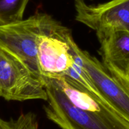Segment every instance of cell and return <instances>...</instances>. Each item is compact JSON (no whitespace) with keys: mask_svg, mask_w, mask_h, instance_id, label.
<instances>
[{"mask_svg":"<svg viewBox=\"0 0 129 129\" xmlns=\"http://www.w3.org/2000/svg\"><path fill=\"white\" fill-rule=\"evenodd\" d=\"M48 100L44 106L48 120L61 129H129V121H114L75 106L61 90L54 79L43 78Z\"/></svg>","mask_w":129,"mask_h":129,"instance_id":"1","label":"cell"},{"mask_svg":"<svg viewBox=\"0 0 129 129\" xmlns=\"http://www.w3.org/2000/svg\"><path fill=\"white\" fill-rule=\"evenodd\" d=\"M53 18L47 13H36L26 19L0 25V48L41 78L37 59L38 44Z\"/></svg>","mask_w":129,"mask_h":129,"instance_id":"2","label":"cell"},{"mask_svg":"<svg viewBox=\"0 0 129 129\" xmlns=\"http://www.w3.org/2000/svg\"><path fill=\"white\" fill-rule=\"evenodd\" d=\"M71 30L54 18L41 35L38 47V67L43 78L65 75L74 63Z\"/></svg>","mask_w":129,"mask_h":129,"instance_id":"3","label":"cell"},{"mask_svg":"<svg viewBox=\"0 0 129 129\" xmlns=\"http://www.w3.org/2000/svg\"><path fill=\"white\" fill-rule=\"evenodd\" d=\"M0 97L7 101L48 100L44 79L1 48Z\"/></svg>","mask_w":129,"mask_h":129,"instance_id":"4","label":"cell"},{"mask_svg":"<svg viewBox=\"0 0 129 129\" xmlns=\"http://www.w3.org/2000/svg\"><path fill=\"white\" fill-rule=\"evenodd\" d=\"M75 20L95 32L99 40L117 30L129 32V0H111L97 5L74 0Z\"/></svg>","mask_w":129,"mask_h":129,"instance_id":"5","label":"cell"},{"mask_svg":"<svg viewBox=\"0 0 129 129\" xmlns=\"http://www.w3.org/2000/svg\"><path fill=\"white\" fill-rule=\"evenodd\" d=\"M84 67L99 95L129 121V82L125 78L110 73L95 57L80 51Z\"/></svg>","mask_w":129,"mask_h":129,"instance_id":"6","label":"cell"},{"mask_svg":"<svg viewBox=\"0 0 129 129\" xmlns=\"http://www.w3.org/2000/svg\"><path fill=\"white\" fill-rule=\"evenodd\" d=\"M54 79L68 99L79 108L108 120H126L102 98L89 91L73 79L66 76Z\"/></svg>","mask_w":129,"mask_h":129,"instance_id":"7","label":"cell"},{"mask_svg":"<svg viewBox=\"0 0 129 129\" xmlns=\"http://www.w3.org/2000/svg\"><path fill=\"white\" fill-rule=\"evenodd\" d=\"M99 41L104 66L110 73L129 78V32L115 31Z\"/></svg>","mask_w":129,"mask_h":129,"instance_id":"8","label":"cell"},{"mask_svg":"<svg viewBox=\"0 0 129 129\" xmlns=\"http://www.w3.org/2000/svg\"><path fill=\"white\" fill-rule=\"evenodd\" d=\"M30 0H0V25H7L23 19Z\"/></svg>","mask_w":129,"mask_h":129,"instance_id":"9","label":"cell"},{"mask_svg":"<svg viewBox=\"0 0 129 129\" xmlns=\"http://www.w3.org/2000/svg\"><path fill=\"white\" fill-rule=\"evenodd\" d=\"M0 129H39V122L37 115L30 111L17 118L5 120L0 117Z\"/></svg>","mask_w":129,"mask_h":129,"instance_id":"10","label":"cell"},{"mask_svg":"<svg viewBox=\"0 0 129 129\" xmlns=\"http://www.w3.org/2000/svg\"><path fill=\"white\" fill-rule=\"evenodd\" d=\"M123 78H124V77H123ZM125 79H126V80H128V82H129V78H125Z\"/></svg>","mask_w":129,"mask_h":129,"instance_id":"11","label":"cell"}]
</instances>
